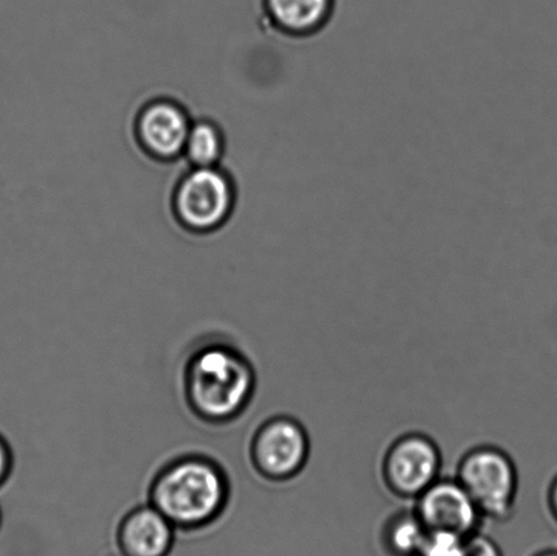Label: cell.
I'll return each instance as SVG.
<instances>
[{
  "label": "cell",
  "mask_w": 557,
  "mask_h": 556,
  "mask_svg": "<svg viewBox=\"0 0 557 556\" xmlns=\"http://www.w3.org/2000/svg\"><path fill=\"white\" fill-rule=\"evenodd\" d=\"M258 373L247 354L226 339H207L187 354L182 394L188 411L209 427H227L248 411Z\"/></svg>",
  "instance_id": "6da1fadb"
},
{
  "label": "cell",
  "mask_w": 557,
  "mask_h": 556,
  "mask_svg": "<svg viewBox=\"0 0 557 556\" xmlns=\"http://www.w3.org/2000/svg\"><path fill=\"white\" fill-rule=\"evenodd\" d=\"M232 481L220 461L183 454L163 462L147 489V503L182 533L209 530L232 503Z\"/></svg>",
  "instance_id": "7a4b0ae2"
},
{
  "label": "cell",
  "mask_w": 557,
  "mask_h": 556,
  "mask_svg": "<svg viewBox=\"0 0 557 556\" xmlns=\"http://www.w3.org/2000/svg\"><path fill=\"white\" fill-rule=\"evenodd\" d=\"M456 479L484 519L507 521L515 514L520 475L515 460L498 446L480 445L468 450L458 462Z\"/></svg>",
  "instance_id": "3957f363"
},
{
  "label": "cell",
  "mask_w": 557,
  "mask_h": 556,
  "mask_svg": "<svg viewBox=\"0 0 557 556\" xmlns=\"http://www.w3.org/2000/svg\"><path fill=\"white\" fill-rule=\"evenodd\" d=\"M234 205L236 188L220 166L193 168L174 189V217L189 232H215L232 217Z\"/></svg>",
  "instance_id": "277c9868"
},
{
  "label": "cell",
  "mask_w": 557,
  "mask_h": 556,
  "mask_svg": "<svg viewBox=\"0 0 557 556\" xmlns=\"http://www.w3.org/2000/svg\"><path fill=\"white\" fill-rule=\"evenodd\" d=\"M309 456L308 430L298 419L289 416L267 419L250 438V465L264 481H293L305 470Z\"/></svg>",
  "instance_id": "5b68a950"
},
{
  "label": "cell",
  "mask_w": 557,
  "mask_h": 556,
  "mask_svg": "<svg viewBox=\"0 0 557 556\" xmlns=\"http://www.w3.org/2000/svg\"><path fill=\"white\" fill-rule=\"evenodd\" d=\"M442 452L438 444L423 433L398 437L386 450L382 477L387 489L397 497L417 499L438 481Z\"/></svg>",
  "instance_id": "8992f818"
},
{
  "label": "cell",
  "mask_w": 557,
  "mask_h": 556,
  "mask_svg": "<svg viewBox=\"0 0 557 556\" xmlns=\"http://www.w3.org/2000/svg\"><path fill=\"white\" fill-rule=\"evenodd\" d=\"M414 501L413 511L429 531L451 532L467 538L479 531L484 519L457 479L440 478Z\"/></svg>",
  "instance_id": "52a82bcc"
},
{
  "label": "cell",
  "mask_w": 557,
  "mask_h": 556,
  "mask_svg": "<svg viewBox=\"0 0 557 556\" xmlns=\"http://www.w3.org/2000/svg\"><path fill=\"white\" fill-rule=\"evenodd\" d=\"M193 125L178 102L158 98L147 102L136 118L135 133L141 149L158 161H173L184 155Z\"/></svg>",
  "instance_id": "ba28073f"
},
{
  "label": "cell",
  "mask_w": 557,
  "mask_h": 556,
  "mask_svg": "<svg viewBox=\"0 0 557 556\" xmlns=\"http://www.w3.org/2000/svg\"><path fill=\"white\" fill-rule=\"evenodd\" d=\"M176 528L149 503L125 511L114 530L120 556H171L176 546Z\"/></svg>",
  "instance_id": "9c48e42d"
},
{
  "label": "cell",
  "mask_w": 557,
  "mask_h": 556,
  "mask_svg": "<svg viewBox=\"0 0 557 556\" xmlns=\"http://www.w3.org/2000/svg\"><path fill=\"white\" fill-rule=\"evenodd\" d=\"M270 24L293 38L319 35L335 13V0H263Z\"/></svg>",
  "instance_id": "30bf717a"
},
{
  "label": "cell",
  "mask_w": 557,
  "mask_h": 556,
  "mask_svg": "<svg viewBox=\"0 0 557 556\" xmlns=\"http://www.w3.org/2000/svg\"><path fill=\"white\" fill-rule=\"evenodd\" d=\"M225 155V136L211 120L193 122L185 141L184 157L193 168H214L220 165Z\"/></svg>",
  "instance_id": "8fae6325"
},
{
  "label": "cell",
  "mask_w": 557,
  "mask_h": 556,
  "mask_svg": "<svg viewBox=\"0 0 557 556\" xmlns=\"http://www.w3.org/2000/svg\"><path fill=\"white\" fill-rule=\"evenodd\" d=\"M428 533L414 511H401L386 522L384 544L393 556H418Z\"/></svg>",
  "instance_id": "7c38bea8"
},
{
  "label": "cell",
  "mask_w": 557,
  "mask_h": 556,
  "mask_svg": "<svg viewBox=\"0 0 557 556\" xmlns=\"http://www.w3.org/2000/svg\"><path fill=\"white\" fill-rule=\"evenodd\" d=\"M466 538L445 531H429L418 556H462Z\"/></svg>",
  "instance_id": "4fadbf2b"
},
{
  "label": "cell",
  "mask_w": 557,
  "mask_h": 556,
  "mask_svg": "<svg viewBox=\"0 0 557 556\" xmlns=\"http://www.w3.org/2000/svg\"><path fill=\"white\" fill-rule=\"evenodd\" d=\"M462 556H504V553L494 539L478 531L463 541Z\"/></svg>",
  "instance_id": "5bb4252c"
},
{
  "label": "cell",
  "mask_w": 557,
  "mask_h": 556,
  "mask_svg": "<svg viewBox=\"0 0 557 556\" xmlns=\"http://www.w3.org/2000/svg\"><path fill=\"white\" fill-rule=\"evenodd\" d=\"M15 452L8 435L0 430V490L8 486L15 470Z\"/></svg>",
  "instance_id": "9a60e30c"
},
{
  "label": "cell",
  "mask_w": 557,
  "mask_h": 556,
  "mask_svg": "<svg viewBox=\"0 0 557 556\" xmlns=\"http://www.w3.org/2000/svg\"><path fill=\"white\" fill-rule=\"evenodd\" d=\"M548 506L550 515H553L554 519L557 521V477L554 479L553 483H550L548 490Z\"/></svg>",
  "instance_id": "2e32d148"
},
{
  "label": "cell",
  "mask_w": 557,
  "mask_h": 556,
  "mask_svg": "<svg viewBox=\"0 0 557 556\" xmlns=\"http://www.w3.org/2000/svg\"><path fill=\"white\" fill-rule=\"evenodd\" d=\"M533 556H557V549H544V552H540Z\"/></svg>",
  "instance_id": "e0dca14e"
},
{
  "label": "cell",
  "mask_w": 557,
  "mask_h": 556,
  "mask_svg": "<svg viewBox=\"0 0 557 556\" xmlns=\"http://www.w3.org/2000/svg\"><path fill=\"white\" fill-rule=\"evenodd\" d=\"M3 524H4V511H3L2 503H0V532H2Z\"/></svg>",
  "instance_id": "ac0fdd59"
}]
</instances>
